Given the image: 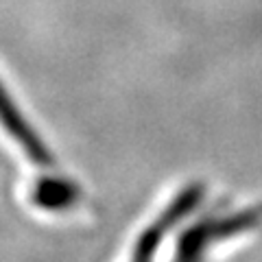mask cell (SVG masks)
Segmentation results:
<instances>
[{
    "mask_svg": "<svg viewBox=\"0 0 262 262\" xmlns=\"http://www.w3.org/2000/svg\"><path fill=\"white\" fill-rule=\"evenodd\" d=\"M0 125L5 127V131L13 138V142L20 146L33 164H37V166H53L55 164V158L44 144L42 136L31 127V122L20 112L13 98L7 94L3 83H0Z\"/></svg>",
    "mask_w": 262,
    "mask_h": 262,
    "instance_id": "obj_1",
    "label": "cell"
},
{
    "mask_svg": "<svg viewBox=\"0 0 262 262\" xmlns=\"http://www.w3.org/2000/svg\"><path fill=\"white\" fill-rule=\"evenodd\" d=\"M196 199H199V190H196V188H192V190H186L182 196H179L175 206L168 208V212L162 216L160 225H153V229H149V232L144 234V238L140 243V251H138V256H140V258H138L136 262H151L153 260V251L160 245L164 232H166V227L173 223V221L182 219L186 214V210H190L196 203Z\"/></svg>",
    "mask_w": 262,
    "mask_h": 262,
    "instance_id": "obj_2",
    "label": "cell"
}]
</instances>
